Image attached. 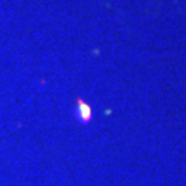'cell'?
I'll return each mask as SVG.
<instances>
[{
	"instance_id": "6da1fadb",
	"label": "cell",
	"mask_w": 186,
	"mask_h": 186,
	"mask_svg": "<svg viewBox=\"0 0 186 186\" xmlns=\"http://www.w3.org/2000/svg\"><path fill=\"white\" fill-rule=\"evenodd\" d=\"M80 112H82L83 119H84V120H87V119L90 117V108H88L87 105L80 104Z\"/></svg>"
}]
</instances>
